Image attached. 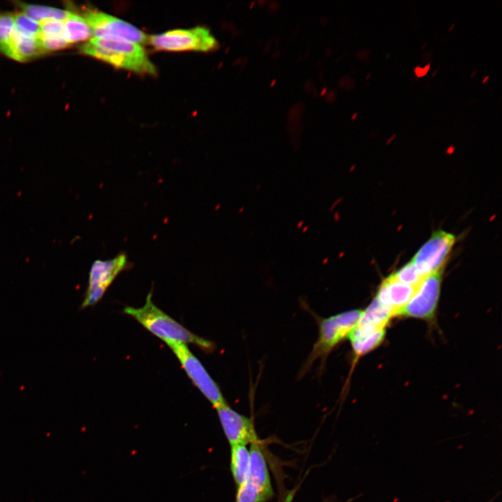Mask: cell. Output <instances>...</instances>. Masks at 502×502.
<instances>
[{
    "instance_id": "1",
    "label": "cell",
    "mask_w": 502,
    "mask_h": 502,
    "mask_svg": "<svg viewBox=\"0 0 502 502\" xmlns=\"http://www.w3.org/2000/svg\"><path fill=\"white\" fill-rule=\"evenodd\" d=\"M80 51L116 68L151 75L157 73L144 49L135 43L93 37L80 47Z\"/></svg>"
},
{
    "instance_id": "2",
    "label": "cell",
    "mask_w": 502,
    "mask_h": 502,
    "mask_svg": "<svg viewBox=\"0 0 502 502\" xmlns=\"http://www.w3.org/2000/svg\"><path fill=\"white\" fill-rule=\"evenodd\" d=\"M123 312L132 317L146 329L161 339L166 344L177 342L193 344L204 351H211L213 345L188 330L181 324L158 308L152 301V291L146 297L145 304L138 308L126 307Z\"/></svg>"
},
{
    "instance_id": "3",
    "label": "cell",
    "mask_w": 502,
    "mask_h": 502,
    "mask_svg": "<svg viewBox=\"0 0 502 502\" xmlns=\"http://www.w3.org/2000/svg\"><path fill=\"white\" fill-rule=\"evenodd\" d=\"M361 313L360 310H352L319 319L318 337L303 363L299 373L301 376L310 370L317 360H320L321 365H324L335 347L349 337Z\"/></svg>"
},
{
    "instance_id": "4",
    "label": "cell",
    "mask_w": 502,
    "mask_h": 502,
    "mask_svg": "<svg viewBox=\"0 0 502 502\" xmlns=\"http://www.w3.org/2000/svg\"><path fill=\"white\" fill-rule=\"evenodd\" d=\"M250 446L248 473L236 487L235 502H267L274 495L267 463L259 443Z\"/></svg>"
},
{
    "instance_id": "5",
    "label": "cell",
    "mask_w": 502,
    "mask_h": 502,
    "mask_svg": "<svg viewBox=\"0 0 502 502\" xmlns=\"http://www.w3.org/2000/svg\"><path fill=\"white\" fill-rule=\"evenodd\" d=\"M149 43L158 50L208 52L216 50L218 43L206 27L174 29L149 37Z\"/></svg>"
},
{
    "instance_id": "6",
    "label": "cell",
    "mask_w": 502,
    "mask_h": 502,
    "mask_svg": "<svg viewBox=\"0 0 502 502\" xmlns=\"http://www.w3.org/2000/svg\"><path fill=\"white\" fill-rule=\"evenodd\" d=\"M167 344L175 354L194 385L214 408L227 404L218 384L185 344L170 342Z\"/></svg>"
},
{
    "instance_id": "7",
    "label": "cell",
    "mask_w": 502,
    "mask_h": 502,
    "mask_svg": "<svg viewBox=\"0 0 502 502\" xmlns=\"http://www.w3.org/2000/svg\"><path fill=\"white\" fill-rule=\"evenodd\" d=\"M83 18L93 38L126 40L139 45L149 41V37L137 27L103 12L88 10Z\"/></svg>"
},
{
    "instance_id": "8",
    "label": "cell",
    "mask_w": 502,
    "mask_h": 502,
    "mask_svg": "<svg viewBox=\"0 0 502 502\" xmlns=\"http://www.w3.org/2000/svg\"><path fill=\"white\" fill-rule=\"evenodd\" d=\"M129 264L128 257L123 252L111 259L94 261L90 268L88 287L81 307L85 308L96 304L118 275L127 269Z\"/></svg>"
},
{
    "instance_id": "9",
    "label": "cell",
    "mask_w": 502,
    "mask_h": 502,
    "mask_svg": "<svg viewBox=\"0 0 502 502\" xmlns=\"http://www.w3.org/2000/svg\"><path fill=\"white\" fill-rule=\"evenodd\" d=\"M455 240L453 234L438 231L418 250L411 262L423 277L441 272Z\"/></svg>"
},
{
    "instance_id": "10",
    "label": "cell",
    "mask_w": 502,
    "mask_h": 502,
    "mask_svg": "<svg viewBox=\"0 0 502 502\" xmlns=\"http://www.w3.org/2000/svg\"><path fill=\"white\" fill-rule=\"evenodd\" d=\"M441 281V272L425 277L399 315L423 319L433 318L439 298Z\"/></svg>"
},
{
    "instance_id": "11",
    "label": "cell",
    "mask_w": 502,
    "mask_h": 502,
    "mask_svg": "<svg viewBox=\"0 0 502 502\" xmlns=\"http://www.w3.org/2000/svg\"><path fill=\"white\" fill-rule=\"evenodd\" d=\"M215 409L230 446L259 442L252 418L238 413L227 403Z\"/></svg>"
},
{
    "instance_id": "12",
    "label": "cell",
    "mask_w": 502,
    "mask_h": 502,
    "mask_svg": "<svg viewBox=\"0 0 502 502\" xmlns=\"http://www.w3.org/2000/svg\"><path fill=\"white\" fill-rule=\"evenodd\" d=\"M417 287L401 282L390 275L381 284L376 298L390 310L393 316L399 315Z\"/></svg>"
},
{
    "instance_id": "13",
    "label": "cell",
    "mask_w": 502,
    "mask_h": 502,
    "mask_svg": "<svg viewBox=\"0 0 502 502\" xmlns=\"http://www.w3.org/2000/svg\"><path fill=\"white\" fill-rule=\"evenodd\" d=\"M1 52L17 61H26L45 52L38 36L22 33L15 28L10 43Z\"/></svg>"
},
{
    "instance_id": "14",
    "label": "cell",
    "mask_w": 502,
    "mask_h": 502,
    "mask_svg": "<svg viewBox=\"0 0 502 502\" xmlns=\"http://www.w3.org/2000/svg\"><path fill=\"white\" fill-rule=\"evenodd\" d=\"M393 313L375 298L363 311L350 334H363L376 330L384 329Z\"/></svg>"
},
{
    "instance_id": "15",
    "label": "cell",
    "mask_w": 502,
    "mask_h": 502,
    "mask_svg": "<svg viewBox=\"0 0 502 502\" xmlns=\"http://www.w3.org/2000/svg\"><path fill=\"white\" fill-rule=\"evenodd\" d=\"M38 38L44 52L64 49L68 43L63 20L48 19L39 22Z\"/></svg>"
},
{
    "instance_id": "16",
    "label": "cell",
    "mask_w": 502,
    "mask_h": 502,
    "mask_svg": "<svg viewBox=\"0 0 502 502\" xmlns=\"http://www.w3.org/2000/svg\"><path fill=\"white\" fill-rule=\"evenodd\" d=\"M250 466V450L245 445L231 446L230 470L235 485L238 487L246 479Z\"/></svg>"
},
{
    "instance_id": "17",
    "label": "cell",
    "mask_w": 502,
    "mask_h": 502,
    "mask_svg": "<svg viewBox=\"0 0 502 502\" xmlns=\"http://www.w3.org/2000/svg\"><path fill=\"white\" fill-rule=\"evenodd\" d=\"M385 334V328L363 334H350L348 339L354 356L353 363L358 358L377 347L383 340Z\"/></svg>"
},
{
    "instance_id": "18",
    "label": "cell",
    "mask_w": 502,
    "mask_h": 502,
    "mask_svg": "<svg viewBox=\"0 0 502 502\" xmlns=\"http://www.w3.org/2000/svg\"><path fill=\"white\" fill-rule=\"evenodd\" d=\"M66 36L68 43H75L88 40L91 31L83 17L69 11L68 16L63 20Z\"/></svg>"
},
{
    "instance_id": "19",
    "label": "cell",
    "mask_w": 502,
    "mask_h": 502,
    "mask_svg": "<svg viewBox=\"0 0 502 502\" xmlns=\"http://www.w3.org/2000/svg\"><path fill=\"white\" fill-rule=\"evenodd\" d=\"M18 6L22 9V13L38 22L48 19L63 20L66 18L69 13L68 10L59 8L45 6L26 4L21 2Z\"/></svg>"
},
{
    "instance_id": "20",
    "label": "cell",
    "mask_w": 502,
    "mask_h": 502,
    "mask_svg": "<svg viewBox=\"0 0 502 502\" xmlns=\"http://www.w3.org/2000/svg\"><path fill=\"white\" fill-rule=\"evenodd\" d=\"M391 275L398 281L406 284L418 287L423 277L411 261L396 271Z\"/></svg>"
},
{
    "instance_id": "21",
    "label": "cell",
    "mask_w": 502,
    "mask_h": 502,
    "mask_svg": "<svg viewBox=\"0 0 502 502\" xmlns=\"http://www.w3.org/2000/svg\"><path fill=\"white\" fill-rule=\"evenodd\" d=\"M15 29L22 33L32 36H38L40 31L39 22L33 20L23 13L14 14Z\"/></svg>"
},
{
    "instance_id": "22",
    "label": "cell",
    "mask_w": 502,
    "mask_h": 502,
    "mask_svg": "<svg viewBox=\"0 0 502 502\" xmlns=\"http://www.w3.org/2000/svg\"><path fill=\"white\" fill-rule=\"evenodd\" d=\"M15 28L14 14H0V51L10 43Z\"/></svg>"
},
{
    "instance_id": "23",
    "label": "cell",
    "mask_w": 502,
    "mask_h": 502,
    "mask_svg": "<svg viewBox=\"0 0 502 502\" xmlns=\"http://www.w3.org/2000/svg\"><path fill=\"white\" fill-rule=\"evenodd\" d=\"M430 66H431L430 63H427L424 67H421L419 66H416L413 69L415 75L418 78H420V77L425 76L427 74V73L429 71Z\"/></svg>"
},
{
    "instance_id": "24",
    "label": "cell",
    "mask_w": 502,
    "mask_h": 502,
    "mask_svg": "<svg viewBox=\"0 0 502 502\" xmlns=\"http://www.w3.org/2000/svg\"><path fill=\"white\" fill-rule=\"evenodd\" d=\"M489 78H490V76L489 75L484 77L482 80V84H486L489 81Z\"/></svg>"
},
{
    "instance_id": "25",
    "label": "cell",
    "mask_w": 502,
    "mask_h": 502,
    "mask_svg": "<svg viewBox=\"0 0 502 502\" xmlns=\"http://www.w3.org/2000/svg\"><path fill=\"white\" fill-rule=\"evenodd\" d=\"M455 26V22L452 23V24L449 26L448 31L449 32L452 31L454 29Z\"/></svg>"
},
{
    "instance_id": "26",
    "label": "cell",
    "mask_w": 502,
    "mask_h": 502,
    "mask_svg": "<svg viewBox=\"0 0 502 502\" xmlns=\"http://www.w3.org/2000/svg\"><path fill=\"white\" fill-rule=\"evenodd\" d=\"M477 72H478L477 70H473V71L471 73L469 77H470V78H473L474 76H476Z\"/></svg>"
},
{
    "instance_id": "27",
    "label": "cell",
    "mask_w": 502,
    "mask_h": 502,
    "mask_svg": "<svg viewBox=\"0 0 502 502\" xmlns=\"http://www.w3.org/2000/svg\"><path fill=\"white\" fill-rule=\"evenodd\" d=\"M437 73H438V70H434L431 75L432 77H434V76H436Z\"/></svg>"
},
{
    "instance_id": "28",
    "label": "cell",
    "mask_w": 502,
    "mask_h": 502,
    "mask_svg": "<svg viewBox=\"0 0 502 502\" xmlns=\"http://www.w3.org/2000/svg\"><path fill=\"white\" fill-rule=\"evenodd\" d=\"M427 44V43H425L423 44V45H422V47H421V48H420L421 50H423L426 47Z\"/></svg>"
},
{
    "instance_id": "29",
    "label": "cell",
    "mask_w": 502,
    "mask_h": 502,
    "mask_svg": "<svg viewBox=\"0 0 502 502\" xmlns=\"http://www.w3.org/2000/svg\"><path fill=\"white\" fill-rule=\"evenodd\" d=\"M370 76H371V73H369L366 77V79H370Z\"/></svg>"
}]
</instances>
